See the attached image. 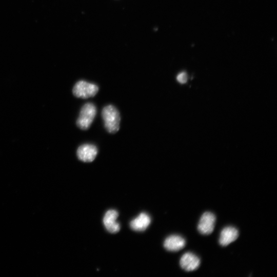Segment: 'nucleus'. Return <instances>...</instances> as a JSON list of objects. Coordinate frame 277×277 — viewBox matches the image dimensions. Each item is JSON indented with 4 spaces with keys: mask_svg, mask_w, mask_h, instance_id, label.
I'll list each match as a JSON object with an SVG mask.
<instances>
[{
    "mask_svg": "<svg viewBox=\"0 0 277 277\" xmlns=\"http://www.w3.org/2000/svg\"><path fill=\"white\" fill-rule=\"evenodd\" d=\"M96 114V108L93 104H85L80 111L76 121L77 126L82 130L88 129L92 123Z\"/></svg>",
    "mask_w": 277,
    "mask_h": 277,
    "instance_id": "nucleus-2",
    "label": "nucleus"
},
{
    "mask_svg": "<svg viewBox=\"0 0 277 277\" xmlns=\"http://www.w3.org/2000/svg\"><path fill=\"white\" fill-rule=\"evenodd\" d=\"M98 91V87L96 85L85 81L77 82L72 90L75 96L82 98L94 96Z\"/></svg>",
    "mask_w": 277,
    "mask_h": 277,
    "instance_id": "nucleus-3",
    "label": "nucleus"
},
{
    "mask_svg": "<svg viewBox=\"0 0 277 277\" xmlns=\"http://www.w3.org/2000/svg\"><path fill=\"white\" fill-rule=\"evenodd\" d=\"M185 244V240L183 237L179 235H171L166 239L164 246L168 251H177L183 249Z\"/></svg>",
    "mask_w": 277,
    "mask_h": 277,
    "instance_id": "nucleus-8",
    "label": "nucleus"
},
{
    "mask_svg": "<svg viewBox=\"0 0 277 277\" xmlns=\"http://www.w3.org/2000/svg\"><path fill=\"white\" fill-rule=\"evenodd\" d=\"M151 222L150 217L146 213H140L130 224L132 229L136 231H143L147 229Z\"/></svg>",
    "mask_w": 277,
    "mask_h": 277,
    "instance_id": "nucleus-10",
    "label": "nucleus"
},
{
    "mask_svg": "<svg viewBox=\"0 0 277 277\" xmlns=\"http://www.w3.org/2000/svg\"><path fill=\"white\" fill-rule=\"evenodd\" d=\"M215 216L210 212H205L201 216L197 225L199 231L202 234L207 235L213 231Z\"/></svg>",
    "mask_w": 277,
    "mask_h": 277,
    "instance_id": "nucleus-4",
    "label": "nucleus"
},
{
    "mask_svg": "<svg viewBox=\"0 0 277 277\" xmlns=\"http://www.w3.org/2000/svg\"><path fill=\"white\" fill-rule=\"evenodd\" d=\"M118 213L115 210H109L106 212L103 218L104 225L110 233H114L119 231L120 225L116 221Z\"/></svg>",
    "mask_w": 277,
    "mask_h": 277,
    "instance_id": "nucleus-7",
    "label": "nucleus"
},
{
    "mask_svg": "<svg viewBox=\"0 0 277 277\" xmlns=\"http://www.w3.org/2000/svg\"><path fill=\"white\" fill-rule=\"evenodd\" d=\"M181 267L187 271H192L197 269L200 264V260L192 252H186L181 257L180 261Z\"/></svg>",
    "mask_w": 277,
    "mask_h": 277,
    "instance_id": "nucleus-6",
    "label": "nucleus"
},
{
    "mask_svg": "<svg viewBox=\"0 0 277 277\" xmlns=\"http://www.w3.org/2000/svg\"><path fill=\"white\" fill-rule=\"evenodd\" d=\"M76 153L80 160L84 162H91L96 156L97 148L94 145L85 144L78 148Z\"/></svg>",
    "mask_w": 277,
    "mask_h": 277,
    "instance_id": "nucleus-5",
    "label": "nucleus"
},
{
    "mask_svg": "<svg viewBox=\"0 0 277 277\" xmlns=\"http://www.w3.org/2000/svg\"><path fill=\"white\" fill-rule=\"evenodd\" d=\"M239 236L238 230L232 226L226 227L220 233L219 243L223 246H226L235 241Z\"/></svg>",
    "mask_w": 277,
    "mask_h": 277,
    "instance_id": "nucleus-9",
    "label": "nucleus"
},
{
    "mask_svg": "<svg viewBox=\"0 0 277 277\" xmlns=\"http://www.w3.org/2000/svg\"><path fill=\"white\" fill-rule=\"evenodd\" d=\"M188 79L187 74L185 72L180 73L177 77V81L181 84H185L187 82Z\"/></svg>",
    "mask_w": 277,
    "mask_h": 277,
    "instance_id": "nucleus-11",
    "label": "nucleus"
},
{
    "mask_svg": "<svg viewBox=\"0 0 277 277\" xmlns=\"http://www.w3.org/2000/svg\"><path fill=\"white\" fill-rule=\"evenodd\" d=\"M102 115L108 132L114 133L118 131L121 117L118 111L114 106L109 105L104 107Z\"/></svg>",
    "mask_w": 277,
    "mask_h": 277,
    "instance_id": "nucleus-1",
    "label": "nucleus"
}]
</instances>
